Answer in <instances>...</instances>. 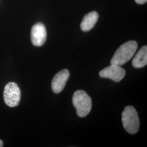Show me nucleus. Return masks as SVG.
<instances>
[{"instance_id":"obj_1","label":"nucleus","mask_w":147,"mask_h":147,"mask_svg":"<svg viewBox=\"0 0 147 147\" xmlns=\"http://www.w3.org/2000/svg\"><path fill=\"white\" fill-rule=\"evenodd\" d=\"M137 43L130 40L122 44L115 53L111 60V64L122 65L130 61L136 52Z\"/></svg>"},{"instance_id":"obj_2","label":"nucleus","mask_w":147,"mask_h":147,"mask_svg":"<svg viewBox=\"0 0 147 147\" xmlns=\"http://www.w3.org/2000/svg\"><path fill=\"white\" fill-rule=\"evenodd\" d=\"M122 123L125 130L130 134H135L140 127V119L135 109L132 106L125 107L122 113Z\"/></svg>"},{"instance_id":"obj_3","label":"nucleus","mask_w":147,"mask_h":147,"mask_svg":"<svg viewBox=\"0 0 147 147\" xmlns=\"http://www.w3.org/2000/svg\"><path fill=\"white\" fill-rule=\"evenodd\" d=\"M72 100L79 117H84L89 114L92 109V100L84 91L76 90L74 94Z\"/></svg>"},{"instance_id":"obj_4","label":"nucleus","mask_w":147,"mask_h":147,"mask_svg":"<svg viewBox=\"0 0 147 147\" xmlns=\"http://www.w3.org/2000/svg\"><path fill=\"white\" fill-rule=\"evenodd\" d=\"M3 98L5 104L11 107L18 106L21 98V92L18 84L9 82L4 89Z\"/></svg>"},{"instance_id":"obj_5","label":"nucleus","mask_w":147,"mask_h":147,"mask_svg":"<svg viewBox=\"0 0 147 147\" xmlns=\"http://www.w3.org/2000/svg\"><path fill=\"white\" fill-rule=\"evenodd\" d=\"M125 70L119 65L111 64L110 66L101 70L99 76L102 78H107L113 80L115 82H119L125 75Z\"/></svg>"},{"instance_id":"obj_6","label":"nucleus","mask_w":147,"mask_h":147,"mask_svg":"<svg viewBox=\"0 0 147 147\" xmlns=\"http://www.w3.org/2000/svg\"><path fill=\"white\" fill-rule=\"evenodd\" d=\"M47 33L45 26L42 23H37L32 27L31 39L34 46L41 47L45 44L47 40Z\"/></svg>"},{"instance_id":"obj_7","label":"nucleus","mask_w":147,"mask_h":147,"mask_svg":"<svg viewBox=\"0 0 147 147\" xmlns=\"http://www.w3.org/2000/svg\"><path fill=\"white\" fill-rule=\"evenodd\" d=\"M69 76L70 73L67 69H63L56 74L51 83L52 90L54 93H59L63 90Z\"/></svg>"},{"instance_id":"obj_8","label":"nucleus","mask_w":147,"mask_h":147,"mask_svg":"<svg viewBox=\"0 0 147 147\" xmlns=\"http://www.w3.org/2000/svg\"><path fill=\"white\" fill-rule=\"evenodd\" d=\"M99 15L96 11H92L84 16L81 24V29L84 32L89 31L94 27L98 20Z\"/></svg>"},{"instance_id":"obj_9","label":"nucleus","mask_w":147,"mask_h":147,"mask_svg":"<svg viewBox=\"0 0 147 147\" xmlns=\"http://www.w3.org/2000/svg\"><path fill=\"white\" fill-rule=\"evenodd\" d=\"M132 65L136 68H141L147 64V47L144 46L137 53L132 62Z\"/></svg>"},{"instance_id":"obj_10","label":"nucleus","mask_w":147,"mask_h":147,"mask_svg":"<svg viewBox=\"0 0 147 147\" xmlns=\"http://www.w3.org/2000/svg\"><path fill=\"white\" fill-rule=\"evenodd\" d=\"M136 2H137L138 4L140 5H142L147 2V0H135Z\"/></svg>"},{"instance_id":"obj_11","label":"nucleus","mask_w":147,"mask_h":147,"mask_svg":"<svg viewBox=\"0 0 147 147\" xmlns=\"http://www.w3.org/2000/svg\"><path fill=\"white\" fill-rule=\"evenodd\" d=\"M3 143L2 140H0V147H3Z\"/></svg>"}]
</instances>
